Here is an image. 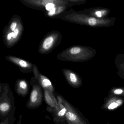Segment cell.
Masks as SVG:
<instances>
[{
	"mask_svg": "<svg viewBox=\"0 0 124 124\" xmlns=\"http://www.w3.org/2000/svg\"><path fill=\"white\" fill-rule=\"evenodd\" d=\"M16 23L15 22H13L11 24L10 26V28L11 30L13 31H14L16 30Z\"/></svg>",
	"mask_w": 124,
	"mask_h": 124,
	"instance_id": "cell-17",
	"label": "cell"
},
{
	"mask_svg": "<svg viewBox=\"0 0 124 124\" xmlns=\"http://www.w3.org/2000/svg\"><path fill=\"white\" fill-rule=\"evenodd\" d=\"M54 41V40L53 37H50L47 38L44 40L43 44V47L45 50H48L53 45Z\"/></svg>",
	"mask_w": 124,
	"mask_h": 124,
	"instance_id": "cell-11",
	"label": "cell"
},
{
	"mask_svg": "<svg viewBox=\"0 0 124 124\" xmlns=\"http://www.w3.org/2000/svg\"><path fill=\"white\" fill-rule=\"evenodd\" d=\"M108 94L120 97H124V87H114L110 89L109 91Z\"/></svg>",
	"mask_w": 124,
	"mask_h": 124,
	"instance_id": "cell-10",
	"label": "cell"
},
{
	"mask_svg": "<svg viewBox=\"0 0 124 124\" xmlns=\"http://www.w3.org/2000/svg\"><path fill=\"white\" fill-rule=\"evenodd\" d=\"M106 11H103V10H100L96 11L95 13H94L95 16L98 18H101L104 15L106 14Z\"/></svg>",
	"mask_w": 124,
	"mask_h": 124,
	"instance_id": "cell-13",
	"label": "cell"
},
{
	"mask_svg": "<svg viewBox=\"0 0 124 124\" xmlns=\"http://www.w3.org/2000/svg\"><path fill=\"white\" fill-rule=\"evenodd\" d=\"M66 77L69 85L74 88H79L82 85V81L80 78L73 72L67 74Z\"/></svg>",
	"mask_w": 124,
	"mask_h": 124,
	"instance_id": "cell-8",
	"label": "cell"
},
{
	"mask_svg": "<svg viewBox=\"0 0 124 124\" xmlns=\"http://www.w3.org/2000/svg\"><path fill=\"white\" fill-rule=\"evenodd\" d=\"M16 119V118L14 115L8 117L3 121H0V124H13Z\"/></svg>",
	"mask_w": 124,
	"mask_h": 124,
	"instance_id": "cell-12",
	"label": "cell"
},
{
	"mask_svg": "<svg viewBox=\"0 0 124 124\" xmlns=\"http://www.w3.org/2000/svg\"><path fill=\"white\" fill-rule=\"evenodd\" d=\"M16 110L15 98L8 84L0 86V119L3 121L14 116Z\"/></svg>",
	"mask_w": 124,
	"mask_h": 124,
	"instance_id": "cell-1",
	"label": "cell"
},
{
	"mask_svg": "<svg viewBox=\"0 0 124 124\" xmlns=\"http://www.w3.org/2000/svg\"><path fill=\"white\" fill-rule=\"evenodd\" d=\"M124 104V97L108 95L105 98L101 108L106 111H113Z\"/></svg>",
	"mask_w": 124,
	"mask_h": 124,
	"instance_id": "cell-4",
	"label": "cell"
},
{
	"mask_svg": "<svg viewBox=\"0 0 124 124\" xmlns=\"http://www.w3.org/2000/svg\"><path fill=\"white\" fill-rule=\"evenodd\" d=\"M59 102V108L52 114L53 121L56 124H67L66 115L67 112L66 107L61 101Z\"/></svg>",
	"mask_w": 124,
	"mask_h": 124,
	"instance_id": "cell-6",
	"label": "cell"
},
{
	"mask_svg": "<svg viewBox=\"0 0 124 124\" xmlns=\"http://www.w3.org/2000/svg\"><path fill=\"white\" fill-rule=\"evenodd\" d=\"M21 117H22V116H21V118H20V116H19V121L18 122V124H21V120H20V119H21Z\"/></svg>",
	"mask_w": 124,
	"mask_h": 124,
	"instance_id": "cell-21",
	"label": "cell"
},
{
	"mask_svg": "<svg viewBox=\"0 0 124 124\" xmlns=\"http://www.w3.org/2000/svg\"><path fill=\"white\" fill-rule=\"evenodd\" d=\"M19 64L20 66L22 67H26L27 66V63L26 62L23 60H21L19 61Z\"/></svg>",
	"mask_w": 124,
	"mask_h": 124,
	"instance_id": "cell-16",
	"label": "cell"
},
{
	"mask_svg": "<svg viewBox=\"0 0 124 124\" xmlns=\"http://www.w3.org/2000/svg\"><path fill=\"white\" fill-rule=\"evenodd\" d=\"M54 94L58 101L62 102L67 109L66 115L67 124H91L78 109L72 106L62 96L55 92Z\"/></svg>",
	"mask_w": 124,
	"mask_h": 124,
	"instance_id": "cell-2",
	"label": "cell"
},
{
	"mask_svg": "<svg viewBox=\"0 0 124 124\" xmlns=\"http://www.w3.org/2000/svg\"><path fill=\"white\" fill-rule=\"evenodd\" d=\"M29 85L27 81L21 79L16 82L15 91L18 95L25 97L29 93Z\"/></svg>",
	"mask_w": 124,
	"mask_h": 124,
	"instance_id": "cell-7",
	"label": "cell"
},
{
	"mask_svg": "<svg viewBox=\"0 0 124 124\" xmlns=\"http://www.w3.org/2000/svg\"><path fill=\"white\" fill-rule=\"evenodd\" d=\"M13 32H11V33H9L8 35V36H7V39L8 40L10 39H11L12 37H13Z\"/></svg>",
	"mask_w": 124,
	"mask_h": 124,
	"instance_id": "cell-20",
	"label": "cell"
},
{
	"mask_svg": "<svg viewBox=\"0 0 124 124\" xmlns=\"http://www.w3.org/2000/svg\"><path fill=\"white\" fill-rule=\"evenodd\" d=\"M43 98L42 87L39 84H34L32 85L30 96L26 104V106L30 109L38 108L42 105Z\"/></svg>",
	"mask_w": 124,
	"mask_h": 124,
	"instance_id": "cell-3",
	"label": "cell"
},
{
	"mask_svg": "<svg viewBox=\"0 0 124 124\" xmlns=\"http://www.w3.org/2000/svg\"><path fill=\"white\" fill-rule=\"evenodd\" d=\"M55 7V5L52 3H48L46 6V10L50 11L53 8H54Z\"/></svg>",
	"mask_w": 124,
	"mask_h": 124,
	"instance_id": "cell-15",
	"label": "cell"
},
{
	"mask_svg": "<svg viewBox=\"0 0 124 124\" xmlns=\"http://www.w3.org/2000/svg\"><path fill=\"white\" fill-rule=\"evenodd\" d=\"M39 83L43 90H48L53 93H55L54 88L50 80L43 76H40L38 78Z\"/></svg>",
	"mask_w": 124,
	"mask_h": 124,
	"instance_id": "cell-9",
	"label": "cell"
},
{
	"mask_svg": "<svg viewBox=\"0 0 124 124\" xmlns=\"http://www.w3.org/2000/svg\"><path fill=\"white\" fill-rule=\"evenodd\" d=\"M56 9L55 8H53V9L51 10L50 11V12L49 13V15L50 16H52V15H53L55 14V11Z\"/></svg>",
	"mask_w": 124,
	"mask_h": 124,
	"instance_id": "cell-19",
	"label": "cell"
},
{
	"mask_svg": "<svg viewBox=\"0 0 124 124\" xmlns=\"http://www.w3.org/2000/svg\"><path fill=\"white\" fill-rule=\"evenodd\" d=\"M19 33V30L18 29H16L15 31H14L13 35V38L14 39L16 38V37L18 36V34Z\"/></svg>",
	"mask_w": 124,
	"mask_h": 124,
	"instance_id": "cell-18",
	"label": "cell"
},
{
	"mask_svg": "<svg viewBox=\"0 0 124 124\" xmlns=\"http://www.w3.org/2000/svg\"><path fill=\"white\" fill-rule=\"evenodd\" d=\"M44 96L45 101L47 107L46 110L48 112L53 114L59 108V102L54 93L48 90L44 89Z\"/></svg>",
	"mask_w": 124,
	"mask_h": 124,
	"instance_id": "cell-5",
	"label": "cell"
},
{
	"mask_svg": "<svg viewBox=\"0 0 124 124\" xmlns=\"http://www.w3.org/2000/svg\"><path fill=\"white\" fill-rule=\"evenodd\" d=\"M81 51V49L79 47H74L72 48L70 50V53L71 54H77L80 53Z\"/></svg>",
	"mask_w": 124,
	"mask_h": 124,
	"instance_id": "cell-14",
	"label": "cell"
},
{
	"mask_svg": "<svg viewBox=\"0 0 124 124\" xmlns=\"http://www.w3.org/2000/svg\"><path fill=\"white\" fill-rule=\"evenodd\" d=\"M108 124V123H107V124Z\"/></svg>",
	"mask_w": 124,
	"mask_h": 124,
	"instance_id": "cell-22",
	"label": "cell"
}]
</instances>
